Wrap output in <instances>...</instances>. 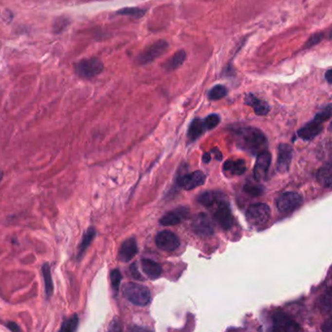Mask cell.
<instances>
[{"label":"cell","instance_id":"cell-21","mask_svg":"<svg viewBox=\"0 0 332 332\" xmlns=\"http://www.w3.org/2000/svg\"><path fill=\"white\" fill-rule=\"evenodd\" d=\"M316 178L318 182L324 186V187H330L332 183V167L331 164L327 163L323 166H321L317 173H316Z\"/></svg>","mask_w":332,"mask_h":332},{"label":"cell","instance_id":"cell-22","mask_svg":"<svg viewBox=\"0 0 332 332\" xmlns=\"http://www.w3.org/2000/svg\"><path fill=\"white\" fill-rule=\"evenodd\" d=\"M41 273L43 276L44 283H45V292L47 298H50L54 292V284L51 273V267L48 263H44L41 267Z\"/></svg>","mask_w":332,"mask_h":332},{"label":"cell","instance_id":"cell-38","mask_svg":"<svg viewBox=\"0 0 332 332\" xmlns=\"http://www.w3.org/2000/svg\"><path fill=\"white\" fill-rule=\"evenodd\" d=\"M321 329L324 331H331V319H330V317L327 318L325 324L321 327Z\"/></svg>","mask_w":332,"mask_h":332},{"label":"cell","instance_id":"cell-41","mask_svg":"<svg viewBox=\"0 0 332 332\" xmlns=\"http://www.w3.org/2000/svg\"><path fill=\"white\" fill-rule=\"evenodd\" d=\"M3 175H4V172H3L2 170H0V182H1V180L3 179Z\"/></svg>","mask_w":332,"mask_h":332},{"label":"cell","instance_id":"cell-2","mask_svg":"<svg viewBox=\"0 0 332 332\" xmlns=\"http://www.w3.org/2000/svg\"><path fill=\"white\" fill-rule=\"evenodd\" d=\"M124 297L136 306H146L151 300L150 290L144 286L134 282H128L123 286Z\"/></svg>","mask_w":332,"mask_h":332},{"label":"cell","instance_id":"cell-15","mask_svg":"<svg viewBox=\"0 0 332 332\" xmlns=\"http://www.w3.org/2000/svg\"><path fill=\"white\" fill-rule=\"evenodd\" d=\"M137 252V244L134 239L130 238L123 241L118 252V258L122 262L130 261Z\"/></svg>","mask_w":332,"mask_h":332},{"label":"cell","instance_id":"cell-1","mask_svg":"<svg viewBox=\"0 0 332 332\" xmlns=\"http://www.w3.org/2000/svg\"><path fill=\"white\" fill-rule=\"evenodd\" d=\"M238 147L250 154H258L267 148V138L264 133L252 127L239 128L235 131Z\"/></svg>","mask_w":332,"mask_h":332},{"label":"cell","instance_id":"cell-6","mask_svg":"<svg viewBox=\"0 0 332 332\" xmlns=\"http://www.w3.org/2000/svg\"><path fill=\"white\" fill-rule=\"evenodd\" d=\"M302 197L296 192H285L277 200V207L280 212L288 213L302 204Z\"/></svg>","mask_w":332,"mask_h":332},{"label":"cell","instance_id":"cell-3","mask_svg":"<svg viewBox=\"0 0 332 332\" xmlns=\"http://www.w3.org/2000/svg\"><path fill=\"white\" fill-rule=\"evenodd\" d=\"M168 49V43L166 40L160 39L151 45L147 46L136 57L135 61L139 65H145L153 62Z\"/></svg>","mask_w":332,"mask_h":332},{"label":"cell","instance_id":"cell-10","mask_svg":"<svg viewBox=\"0 0 332 332\" xmlns=\"http://www.w3.org/2000/svg\"><path fill=\"white\" fill-rule=\"evenodd\" d=\"M194 232L201 237H209L213 234V225L205 213H199L193 220Z\"/></svg>","mask_w":332,"mask_h":332},{"label":"cell","instance_id":"cell-30","mask_svg":"<svg viewBox=\"0 0 332 332\" xmlns=\"http://www.w3.org/2000/svg\"><path fill=\"white\" fill-rule=\"evenodd\" d=\"M319 308L324 313H329L331 310V293L330 290L325 292L319 299Z\"/></svg>","mask_w":332,"mask_h":332},{"label":"cell","instance_id":"cell-13","mask_svg":"<svg viewBox=\"0 0 332 332\" xmlns=\"http://www.w3.org/2000/svg\"><path fill=\"white\" fill-rule=\"evenodd\" d=\"M277 168L279 172H285L288 169L290 161L292 159V148L288 144L281 143L277 148Z\"/></svg>","mask_w":332,"mask_h":332},{"label":"cell","instance_id":"cell-31","mask_svg":"<svg viewBox=\"0 0 332 332\" xmlns=\"http://www.w3.org/2000/svg\"><path fill=\"white\" fill-rule=\"evenodd\" d=\"M203 122L204 128L206 129H211L215 128L219 124L220 117L217 114H210Z\"/></svg>","mask_w":332,"mask_h":332},{"label":"cell","instance_id":"cell-20","mask_svg":"<svg viewBox=\"0 0 332 332\" xmlns=\"http://www.w3.org/2000/svg\"><path fill=\"white\" fill-rule=\"evenodd\" d=\"M185 59L186 52L184 50H179L165 63V68L166 71H173L180 67Z\"/></svg>","mask_w":332,"mask_h":332},{"label":"cell","instance_id":"cell-12","mask_svg":"<svg viewBox=\"0 0 332 332\" xmlns=\"http://www.w3.org/2000/svg\"><path fill=\"white\" fill-rule=\"evenodd\" d=\"M204 180H205L204 174L202 171L197 170L180 177L178 179V184L185 190H192L198 186L203 185Z\"/></svg>","mask_w":332,"mask_h":332},{"label":"cell","instance_id":"cell-18","mask_svg":"<svg viewBox=\"0 0 332 332\" xmlns=\"http://www.w3.org/2000/svg\"><path fill=\"white\" fill-rule=\"evenodd\" d=\"M95 235H96V231L93 227H90L86 230V232L83 235L82 240L78 246V253H77V259L78 260H80L84 256L85 251L88 249V247L90 246V244L93 240Z\"/></svg>","mask_w":332,"mask_h":332},{"label":"cell","instance_id":"cell-29","mask_svg":"<svg viewBox=\"0 0 332 332\" xmlns=\"http://www.w3.org/2000/svg\"><path fill=\"white\" fill-rule=\"evenodd\" d=\"M324 37V33L323 32H314V34H312L308 40L306 41V43L304 44V46L302 47V50H307L312 48L313 46L318 44L321 42V40Z\"/></svg>","mask_w":332,"mask_h":332},{"label":"cell","instance_id":"cell-27","mask_svg":"<svg viewBox=\"0 0 332 332\" xmlns=\"http://www.w3.org/2000/svg\"><path fill=\"white\" fill-rule=\"evenodd\" d=\"M146 13V10L144 9H139V8H123L119 11L116 12L117 15H122V16H130L135 18H142Z\"/></svg>","mask_w":332,"mask_h":332},{"label":"cell","instance_id":"cell-5","mask_svg":"<svg viewBox=\"0 0 332 332\" xmlns=\"http://www.w3.org/2000/svg\"><path fill=\"white\" fill-rule=\"evenodd\" d=\"M271 216V209L266 203H258L249 205L246 210V220L252 226L265 224Z\"/></svg>","mask_w":332,"mask_h":332},{"label":"cell","instance_id":"cell-24","mask_svg":"<svg viewBox=\"0 0 332 332\" xmlns=\"http://www.w3.org/2000/svg\"><path fill=\"white\" fill-rule=\"evenodd\" d=\"M204 125L203 120L196 118L194 119L188 129V137L190 140H195L198 137H200V135H202V133L204 130Z\"/></svg>","mask_w":332,"mask_h":332},{"label":"cell","instance_id":"cell-36","mask_svg":"<svg viewBox=\"0 0 332 332\" xmlns=\"http://www.w3.org/2000/svg\"><path fill=\"white\" fill-rule=\"evenodd\" d=\"M7 327H8L11 331H20V328L18 327V325L17 323H15V322H12V321H10V322L7 323Z\"/></svg>","mask_w":332,"mask_h":332},{"label":"cell","instance_id":"cell-39","mask_svg":"<svg viewBox=\"0 0 332 332\" xmlns=\"http://www.w3.org/2000/svg\"><path fill=\"white\" fill-rule=\"evenodd\" d=\"M216 153H214V156H215V159L216 160H218V161H220L221 159H222V154L220 153V151L217 149V148H215V149H213Z\"/></svg>","mask_w":332,"mask_h":332},{"label":"cell","instance_id":"cell-9","mask_svg":"<svg viewBox=\"0 0 332 332\" xmlns=\"http://www.w3.org/2000/svg\"><path fill=\"white\" fill-rule=\"evenodd\" d=\"M271 154L267 150H264L257 154L256 163L253 169L254 178L257 181H262L265 179L271 164Z\"/></svg>","mask_w":332,"mask_h":332},{"label":"cell","instance_id":"cell-19","mask_svg":"<svg viewBox=\"0 0 332 332\" xmlns=\"http://www.w3.org/2000/svg\"><path fill=\"white\" fill-rule=\"evenodd\" d=\"M141 268L145 275L150 278H158L162 274L161 266L153 260L150 259H142L141 260Z\"/></svg>","mask_w":332,"mask_h":332},{"label":"cell","instance_id":"cell-33","mask_svg":"<svg viewBox=\"0 0 332 332\" xmlns=\"http://www.w3.org/2000/svg\"><path fill=\"white\" fill-rule=\"evenodd\" d=\"M243 190H244V192H245L246 194L250 195L251 197H257V196H260V195L263 193L262 187H260L259 185L250 184V183L245 184Z\"/></svg>","mask_w":332,"mask_h":332},{"label":"cell","instance_id":"cell-17","mask_svg":"<svg viewBox=\"0 0 332 332\" xmlns=\"http://www.w3.org/2000/svg\"><path fill=\"white\" fill-rule=\"evenodd\" d=\"M244 103L251 106L254 112L259 116H264L270 111L269 104L260 98H258L253 93H247L244 97Z\"/></svg>","mask_w":332,"mask_h":332},{"label":"cell","instance_id":"cell-23","mask_svg":"<svg viewBox=\"0 0 332 332\" xmlns=\"http://www.w3.org/2000/svg\"><path fill=\"white\" fill-rule=\"evenodd\" d=\"M224 169L226 171H229L231 174L240 175L245 171L246 166H245V163L243 160H236V161L228 160L224 164Z\"/></svg>","mask_w":332,"mask_h":332},{"label":"cell","instance_id":"cell-7","mask_svg":"<svg viewBox=\"0 0 332 332\" xmlns=\"http://www.w3.org/2000/svg\"><path fill=\"white\" fill-rule=\"evenodd\" d=\"M273 329L282 332L300 331L301 327L282 312H277L273 315Z\"/></svg>","mask_w":332,"mask_h":332},{"label":"cell","instance_id":"cell-16","mask_svg":"<svg viewBox=\"0 0 332 332\" xmlns=\"http://www.w3.org/2000/svg\"><path fill=\"white\" fill-rule=\"evenodd\" d=\"M188 209L185 207H181L170 212L166 213L160 220V223L164 226H171L175 224H179L183 219L187 218Z\"/></svg>","mask_w":332,"mask_h":332},{"label":"cell","instance_id":"cell-34","mask_svg":"<svg viewBox=\"0 0 332 332\" xmlns=\"http://www.w3.org/2000/svg\"><path fill=\"white\" fill-rule=\"evenodd\" d=\"M331 112H332L331 104L329 103V104L326 105V107H325L322 111L318 112V113L314 116V119H316V120H318V121H320V122L323 123V122H325V121H327V120L330 119V117H331Z\"/></svg>","mask_w":332,"mask_h":332},{"label":"cell","instance_id":"cell-14","mask_svg":"<svg viewBox=\"0 0 332 332\" xmlns=\"http://www.w3.org/2000/svg\"><path fill=\"white\" fill-rule=\"evenodd\" d=\"M322 122L314 118L311 122L306 124L298 130V135L305 140H311L316 135H318L322 130Z\"/></svg>","mask_w":332,"mask_h":332},{"label":"cell","instance_id":"cell-40","mask_svg":"<svg viewBox=\"0 0 332 332\" xmlns=\"http://www.w3.org/2000/svg\"><path fill=\"white\" fill-rule=\"evenodd\" d=\"M203 163H208L210 161V153H204L203 156Z\"/></svg>","mask_w":332,"mask_h":332},{"label":"cell","instance_id":"cell-32","mask_svg":"<svg viewBox=\"0 0 332 332\" xmlns=\"http://www.w3.org/2000/svg\"><path fill=\"white\" fill-rule=\"evenodd\" d=\"M110 280H111L112 288L115 291H118L120 283H121V280H122V275H121L119 270L115 269V270L111 271V273H110Z\"/></svg>","mask_w":332,"mask_h":332},{"label":"cell","instance_id":"cell-37","mask_svg":"<svg viewBox=\"0 0 332 332\" xmlns=\"http://www.w3.org/2000/svg\"><path fill=\"white\" fill-rule=\"evenodd\" d=\"M332 70L331 69H328L326 72H325V74H324V78H325V80L327 81V83L330 85L331 83H332Z\"/></svg>","mask_w":332,"mask_h":332},{"label":"cell","instance_id":"cell-26","mask_svg":"<svg viewBox=\"0 0 332 332\" xmlns=\"http://www.w3.org/2000/svg\"><path fill=\"white\" fill-rule=\"evenodd\" d=\"M78 323H79V318H78L77 314H73L72 316H70V317H68L62 321L60 331H65V332L75 331L77 329Z\"/></svg>","mask_w":332,"mask_h":332},{"label":"cell","instance_id":"cell-25","mask_svg":"<svg viewBox=\"0 0 332 332\" xmlns=\"http://www.w3.org/2000/svg\"><path fill=\"white\" fill-rule=\"evenodd\" d=\"M228 93V89L221 84L213 86L207 92V97L210 100H218L226 96Z\"/></svg>","mask_w":332,"mask_h":332},{"label":"cell","instance_id":"cell-11","mask_svg":"<svg viewBox=\"0 0 332 332\" xmlns=\"http://www.w3.org/2000/svg\"><path fill=\"white\" fill-rule=\"evenodd\" d=\"M214 219L224 230H229L234 224V218L229 208V205L225 203H219L217 209L214 212Z\"/></svg>","mask_w":332,"mask_h":332},{"label":"cell","instance_id":"cell-4","mask_svg":"<svg viewBox=\"0 0 332 332\" xmlns=\"http://www.w3.org/2000/svg\"><path fill=\"white\" fill-rule=\"evenodd\" d=\"M103 70V63L97 57H90L80 60L75 64V73L84 79L97 76Z\"/></svg>","mask_w":332,"mask_h":332},{"label":"cell","instance_id":"cell-28","mask_svg":"<svg viewBox=\"0 0 332 332\" xmlns=\"http://www.w3.org/2000/svg\"><path fill=\"white\" fill-rule=\"evenodd\" d=\"M217 199V196H216V193L212 192V191H205L203 193H202L199 198H198V201L200 203H202L203 205H205V206H210L211 204H213L215 203Z\"/></svg>","mask_w":332,"mask_h":332},{"label":"cell","instance_id":"cell-35","mask_svg":"<svg viewBox=\"0 0 332 332\" xmlns=\"http://www.w3.org/2000/svg\"><path fill=\"white\" fill-rule=\"evenodd\" d=\"M129 272H130V275L133 278H136V279H142L141 278V276L139 275L137 269H136V265L135 264H131L130 267H129Z\"/></svg>","mask_w":332,"mask_h":332},{"label":"cell","instance_id":"cell-8","mask_svg":"<svg viewBox=\"0 0 332 332\" xmlns=\"http://www.w3.org/2000/svg\"><path fill=\"white\" fill-rule=\"evenodd\" d=\"M156 244L157 246L165 251H173L175 250L179 244V239L175 234L169 231H162L156 237Z\"/></svg>","mask_w":332,"mask_h":332}]
</instances>
